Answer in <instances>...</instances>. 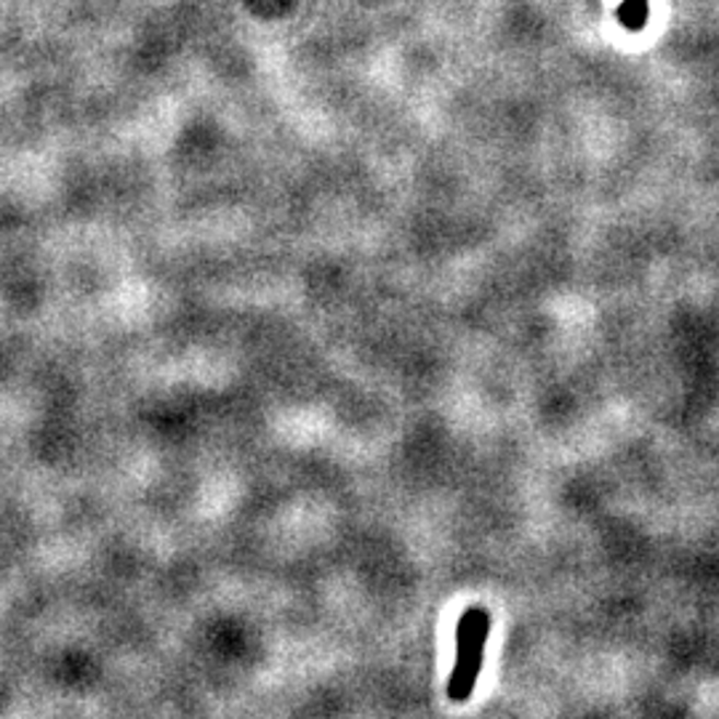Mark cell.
<instances>
[{"label": "cell", "mask_w": 719, "mask_h": 719, "mask_svg": "<svg viewBox=\"0 0 719 719\" xmlns=\"http://www.w3.org/2000/svg\"><path fill=\"white\" fill-rule=\"evenodd\" d=\"M650 16V0H621L616 20L626 33H642Z\"/></svg>", "instance_id": "obj_2"}, {"label": "cell", "mask_w": 719, "mask_h": 719, "mask_svg": "<svg viewBox=\"0 0 719 719\" xmlns=\"http://www.w3.org/2000/svg\"><path fill=\"white\" fill-rule=\"evenodd\" d=\"M490 637V613L488 607L472 605L461 613L456 626V663L448 677L445 696L451 704H466L475 696V687L483 672L485 645Z\"/></svg>", "instance_id": "obj_1"}]
</instances>
